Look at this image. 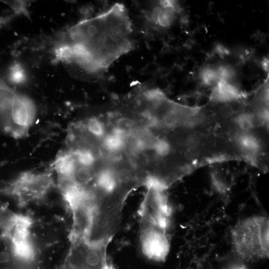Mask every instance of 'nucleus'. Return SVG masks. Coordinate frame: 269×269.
Masks as SVG:
<instances>
[{
	"label": "nucleus",
	"mask_w": 269,
	"mask_h": 269,
	"mask_svg": "<svg viewBox=\"0 0 269 269\" xmlns=\"http://www.w3.org/2000/svg\"><path fill=\"white\" fill-rule=\"evenodd\" d=\"M132 26L125 6L115 3L96 16L82 20L68 31L74 63L88 73L106 70L133 47Z\"/></svg>",
	"instance_id": "1"
},
{
	"label": "nucleus",
	"mask_w": 269,
	"mask_h": 269,
	"mask_svg": "<svg viewBox=\"0 0 269 269\" xmlns=\"http://www.w3.org/2000/svg\"><path fill=\"white\" fill-rule=\"evenodd\" d=\"M232 249L239 259L254 261L269 258V219L254 216L239 221L231 232Z\"/></svg>",
	"instance_id": "2"
},
{
	"label": "nucleus",
	"mask_w": 269,
	"mask_h": 269,
	"mask_svg": "<svg viewBox=\"0 0 269 269\" xmlns=\"http://www.w3.org/2000/svg\"><path fill=\"white\" fill-rule=\"evenodd\" d=\"M124 202L115 194L108 195L99 201L84 237L87 242L108 246L118 230Z\"/></svg>",
	"instance_id": "3"
},
{
	"label": "nucleus",
	"mask_w": 269,
	"mask_h": 269,
	"mask_svg": "<svg viewBox=\"0 0 269 269\" xmlns=\"http://www.w3.org/2000/svg\"><path fill=\"white\" fill-rule=\"evenodd\" d=\"M54 186L48 172H24L9 182L2 191L15 197L21 204L42 198Z\"/></svg>",
	"instance_id": "4"
},
{
	"label": "nucleus",
	"mask_w": 269,
	"mask_h": 269,
	"mask_svg": "<svg viewBox=\"0 0 269 269\" xmlns=\"http://www.w3.org/2000/svg\"><path fill=\"white\" fill-rule=\"evenodd\" d=\"M70 241L68 269H109L106 259L108 246L91 244L84 237L70 239Z\"/></svg>",
	"instance_id": "5"
},
{
	"label": "nucleus",
	"mask_w": 269,
	"mask_h": 269,
	"mask_svg": "<svg viewBox=\"0 0 269 269\" xmlns=\"http://www.w3.org/2000/svg\"><path fill=\"white\" fill-rule=\"evenodd\" d=\"M139 240L142 251L148 258L158 262L166 259L170 246L166 230L141 222Z\"/></svg>",
	"instance_id": "6"
},
{
	"label": "nucleus",
	"mask_w": 269,
	"mask_h": 269,
	"mask_svg": "<svg viewBox=\"0 0 269 269\" xmlns=\"http://www.w3.org/2000/svg\"><path fill=\"white\" fill-rule=\"evenodd\" d=\"M141 222L166 230L169 223L170 210L163 191L147 189L140 207Z\"/></svg>",
	"instance_id": "7"
},
{
	"label": "nucleus",
	"mask_w": 269,
	"mask_h": 269,
	"mask_svg": "<svg viewBox=\"0 0 269 269\" xmlns=\"http://www.w3.org/2000/svg\"><path fill=\"white\" fill-rule=\"evenodd\" d=\"M35 116L33 102L17 93L12 107L9 135L14 138L26 136L34 122Z\"/></svg>",
	"instance_id": "8"
},
{
	"label": "nucleus",
	"mask_w": 269,
	"mask_h": 269,
	"mask_svg": "<svg viewBox=\"0 0 269 269\" xmlns=\"http://www.w3.org/2000/svg\"><path fill=\"white\" fill-rule=\"evenodd\" d=\"M31 219L24 215H10L3 225V234L11 243L12 246L29 241Z\"/></svg>",
	"instance_id": "9"
},
{
	"label": "nucleus",
	"mask_w": 269,
	"mask_h": 269,
	"mask_svg": "<svg viewBox=\"0 0 269 269\" xmlns=\"http://www.w3.org/2000/svg\"><path fill=\"white\" fill-rule=\"evenodd\" d=\"M16 94L0 79V131L8 135L12 107Z\"/></svg>",
	"instance_id": "10"
},
{
	"label": "nucleus",
	"mask_w": 269,
	"mask_h": 269,
	"mask_svg": "<svg viewBox=\"0 0 269 269\" xmlns=\"http://www.w3.org/2000/svg\"><path fill=\"white\" fill-rule=\"evenodd\" d=\"M179 7L172 0H162L159 5L155 7L150 14L151 19L160 26L167 27L173 21L175 13L178 12Z\"/></svg>",
	"instance_id": "11"
},
{
	"label": "nucleus",
	"mask_w": 269,
	"mask_h": 269,
	"mask_svg": "<svg viewBox=\"0 0 269 269\" xmlns=\"http://www.w3.org/2000/svg\"><path fill=\"white\" fill-rule=\"evenodd\" d=\"M77 166L70 151L59 154L52 164V168L58 175V180H72Z\"/></svg>",
	"instance_id": "12"
},
{
	"label": "nucleus",
	"mask_w": 269,
	"mask_h": 269,
	"mask_svg": "<svg viewBox=\"0 0 269 269\" xmlns=\"http://www.w3.org/2000/svg\"><path fill=\"white\" fill-rule=\"evenodd\" d=\"M126 132L121 128H116L103 139V145L107 150L117 152L123 149Z\"/></svg>",
	"instance_id": "13"
},
{
	"label": "nucleus",
	"mask_w": 269,
	"mask_h": 269,
	"mask_svg": "<svg viewBox=\"0 0 269 269\" xmlns=\"http://www.w3.org/2000/svg\"><path fill=\"white\" fill-rule=\"evenodd\" d=\"M237 142L240 147L250 155L257 153L261 148L259 139L248 132H243L239 134Z\"/></svg>",
	"instance_id": "14"
},
{
	"label": "nucleus",
	"mask_w": 269,
	"mask_h": 269,
	"mask_svg": "<svg viewBox=\"0 0 269 269\" xmlns=\"http://www.w3.org/2000/svg\"><path fill=\"white\" fill-rule=\"evenodd\" d=\"M78 165L92 167L96 160L94 150L86 147H79L69 150Z\"/></svg>",
	"instance_id": "15"
},
{
	"label": "nucleus",
	"mask_w": 269,
	"mask_h": 269,
	"mask_svg": "<svg viewBox=\"0 0 269 269\" xmlns=\"http://www.w3.org/2000/svg\"><path fill=\"white\" fill-rule=\"evenodd\" d=\"M96 174L92 167L78 165L72 181L80 186H89L92 181L94 182Z\"/></svg>",
	"instance_id": "16"
},
{
	"label": "nucleus",
	"mask_w": 269,
	"mask_h": 269,
	"mask_svg": "<svg viewBox=\"0 0 269 269\" xmlns=\"http://www.w3.org/2000/svg\"><path fill=\"white\" fill-rule=\"evenodd\" d=\"M235 122L244 132H249L255 127L256 124L255 116L249 113L240 114L235 118Z\"/></svg>",
	"instance_id": "17"
},
{
	"label": "nucleus",
	"mask_w": 269,
	"mask_h": 269,
	"mask_svg": "<svg viewBox=\"0 0 269 269\" xmlns=\"http://www.w3.org/2000/svg\"><path fill=\"white\" fill-rule=\"evenodd\" d=\"M14 255L20 259L30 260L34 257V249L30 242L12 246Z\"/></svg>",
	"instance_id": "18"
},
{
	"label": "nucleus",
	"mask_w": 269,
	"mask_h": 269,
	"mask_svg": "<svg viewBox=\"0 0 269 269\" xmlns=\"http://www.w3.org/2000/svg\"><path fill=\"white\" fill-rule=\"evenodd\" d=\"M86 128L89 134L96 138H101L105 134L104 125L97 118L89 119L86 122Z\"/></svg>",
	"instance_id": "19"
},
{
	"label": "nucleus",
	"mask_w": 269,
	"mask_h": 269,
	"mask_svg": "<svg viewBox=\"0 0 269 269\" xmlns=\"http://www.w3.org/2000/svg\"><path fill=\"white\" fill-rule=\"evenodd\" d=\"M151 147L155 153L160 156H166L171 149L169 143L165 139L161 138L154 140Z\"/></svg>",
	"instance_id": "20"
},
{
	"label": "nucleus",
	"mask_w": 269,
	"mask_h": 269,
	"mask_svg": "<svg viewBox=\"0 0 269 269\" xmlns=\"http://www.w3.org/2000/svg\"><path fill=\"white\" fill-rule=\"evenodd\" d=\"M10 80L16 83L22 82L25 79V74L22 67L18 64H15L10 67L9 71Z\"/></svg>",
	"instance_id": "21"
},
{
	"label": "nucleus",
	"mask_w": 269,
	"mask_h": 269,
	"mask_svg": "<svg viewBox=\"0 0 269 269\" xmlns=\"http://www.w3.org/2000/svg\"><path fill=\"white\" fill-rule=\"evenodd\" d=\"M178 114L175 110L168 111L163 116V122L167 127L174 126L178 122Z\"/></svg>",
	"instance_id": "22"
},
{
	"label": "nucleus",
	"mask_w": 269,
	"mask_h": 269,
	"mask_svg": "<svg viewBox=\"0 0 269 269\" xmlns=\"http://www.w3.org/2000/svg\"><path fill=\"white\" fill-rule=\"evenodd\" d=\"M201 78L205 84L210 85L217 78V72L211 68H206L202 72Z\"/></svg>",
	"instance_id": "23"
},
{
	"label": "nucleus",
	"mask_w": 269,
	"mask_h": 269,
	"mask_svg": "<svg viewBox=\"0 0 269 269\" xmlns=\"http://www.w3.org/2000/svg\"><path fill=\"white\" fill-rule=\"evenodd\" d=\"M200 142V138L195 134L188 135L185 140V143L188 148H196Z\"/></svg>",
	"instance_id": "24"
},
{
	"label": "nucleus",
	"mask_w": 269,
	"mask_h": 269,
	"mask_svg": "<svg viewBox=\"0 0 269 269\" xmlns=\"http://www.w3.org/2000/svg\"><path fill=\"white\" fill-rule=\"evenodd\" d=\"M10 5L17 13L27 14L25 2L21 1H14L10 2Z\"/></svg>",
	"instance_id": "25"
},
{
	"label": "nucleus",
	"mask_w": 269,
	"mask_h": 269,
	"mask_svg": "<svg viewBox=\"0 0 269 269\" xmlns=\"http://www.w3.org/2000/svg\"><path fill=\"white\" fill-rule=\"evenodd\" d=\"M195 148H188L185 152V156L187 158L191 159L196 155Z\"/></svg>",
	"instance_id": "26"
},
{
	"label": "nucleus",
	"mask_w": 269,
	"mask_h": 269,
	"mask_svg": "<svg viewBox=\"0 0 269 269\" xmlns=\"http://www.w3.org/2000/svg\"><path fill=\"white\" fill-rule=\"evenodd\" d=\"M218 52L222 54H228L229 52L222 45H218L216 47Z\"/></svg>",
	"instance_id": "27"
},
{
	"label": "nucleus",
	"mask_w": 269,
	"mask_h": 269,
	"mask_svg": "<svg viewBox=\"0 0 269 269\" xmlns=\"http://www.w3.org/2000/svg\"><path fill=\"white\" fill-rule=\"evenodd\" d=\"M261 97L263 100L267 101L269 100V89H264L261 93Z\"/></svg>",
	"instance_id": "28"
},
{
	"label": "nucleus",
	"mask_w": 269,
	"mask_h": 269,
	"mask_svg": "<svg viewBox=\"0 0 269 269\" xmlns=\"http://www.w3.org/2000/svg\"><path fill=\"white\" fill-rule=\"evenodd\" d=\"M262 65L264 70L266 71H269V59L267 58H264L262 61Z\"/></svg>",
	"instance_id": "29"
},
{
	"label": "nucleus",
	"mask_w": 269,
	"mask_h": 269,
	"mask_svg": "<svg viewBox=\"0 0 269 269\" xmlns=\"http://www.w3.org/2000/svg\"><path fill=\"white\" fill-rule=\"evenodd\" d=\"M232 269H248L246 267L244 266L236 267Z\"/></svg>",
	"instance_id": "30"
}]
</instances>
